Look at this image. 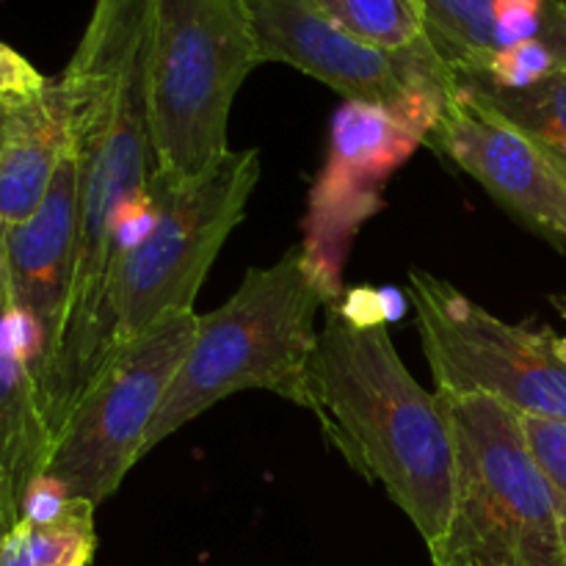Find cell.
<instances>
[{"label":"cell","instance_id":"obj_1","mask_svg":"<svg viewBox=\"0 0 566 566\" xmlns=\"http://www.w3.org/2000/svg\"><path fill=\"white\" fill-rule=\"evenodd\" d=\"M147 53L149 0H94L81 44L59 75L77 160V249L59 363L42 396L44 423L111 269L155 208Z\"/></svg>","mask_w":566,"mask_h":566},{"label":"cell","instance_id":"obj_2","mask_svg":"<svg viewBox=\"0 0 566 566\" xmlns=\"http://www.w3.org/2000/svg\"><path fill=\"white\" fill-rule=\"evenodd\" d=\"M310 412L326 442L437 547L453 512V440L437 392L418 385L387 324L326 307L310 363Z\"/></svg>","mask_w":566,"mask_h":566},{"label":"cell","instance_id":"obj_3","mask_svg":"<svg viewBox=\"0 0 566 566\" xmlns=\"http://www.w3.org/2000/svg\"><path fill=\"white\" fill-rule=\"evenodd\" d=\"M260 177L258 149H241L227 153L193 180L153 182L149 224L111 269L92 324L50 403L48 429L53 440L116 348L164 315L193 313L205 276L230 232L243 221Z\"/></svg>","mask_w":566,"mask_h":566},{"label":"cell","instance_id":"obj_4","mask_svg":"<svg viewBox=\"0 0 566 566\" xmlns=\"http://www.w3.org/2000/svg\"><path fill=\"white\" fill-rule=\"evenodd\" d=\"M340 298L302 243L265 269H249L219 310L197 315L191 352L149 426L144 457L235 392L265 390L307 409L315 321Z\"/></svg>","mask_w":566,"mask_h":566},{"label":"cell","instance_id":"obj_5","mask_svg":"<svg viewBox=\"0 0 566 566\" xmlns=\"http://www.w3.org/2000/svg\"><path fill=\"white\" fill-rule=\"evenodd\" d=\"M453 440V512L431 566H566L551 486L517 409L440 396Z\"/></svg>","mask_w":566,"mask_h":566},{"label":"cell","instance_id":"obj_6","mask_svg":"<svg viewBox=\"0 0 566 566\" xmlns=\"http://www.w3.org/2000/svg\"><path fill=\"white\" fill-rule=\"evenodd\" d=\"M260 64L241 0H149L153 182L193 180L232 153V103Z\"/></svg>","mask_w":566,"mask_h":566},{"label":"cell","instance_id":"obj_7","mask_svg":"<svg viewBox=\"0 0 566 566\" xmlns=\"http://www.w3.org/2000/svg\"><path fill=\"white\" fill-rule=\"evenodd\" d=\"M193 335L197 313H169L111 354L53 440L44 479L61 495L99 506L119 490Z\"/></svg>","mask_w":566,"mask_h":566},{"label":"cell","instance_id":"obj_8","mask_svg":"<svg viewBox=\"0 0 566 566\" xmlns=\"http://www.w3.org/2000/svg\"><path fill=\"white\" fill-rule=\"evenodd\" d=\"M437 396H490L534 418L566 420V363L556 335L506 324L423 269L407 276Z\"/></svg>","mask_w":566,"mask_h":566},{"label":"cell","instance_id":"obj_9","mask_svg":"<svg viewBox=\"0 0 566 566\" xmlns=\"http://www.w3.org/2000/svg\"><path fill=\"white\" fill-rule=\"evenodd\" d=\"M263 64H287L346 103L379 105L431 130L442 103L457 94V77L431 48L390 53L352 36L313 0H241Z\"/></svg>","mask_w":566,"mask_h":566},{"label":"cell","instance_id":"obj_10","mask_svg":"<svg viewBox=\"0 0 566 566\" xmlns=\"http://www.w3.org/2000/svg\"><path fill=\"white\" fill-rule=\"evenodd\" d=\"M426 133L420 122L365 103H346L332 119L329 155L310 188L302 247L340 296L352 238L381 208V188Z\"/></svg>","mask_w":566,"mask_h":566},{"label":"cell","instance_id":"obj_11","mask_svg":"<svg viewBox=\"0 0 566 566\" xmlns=\"http://www.w3.org/2000/svg\"><path fill=\"white\" fill-rule=\"evenodd\" d=\"M77 249V160L66 149L42 208L3 227L6 276L22 348L36 381L39 407L59 363Z\"/></svg>","mask_w":566,"mask_h":566},{"label":"cell","instance_id":"obj_12","mask_svg":"<svg viewBox=\"0 0 566 566\" xmlns=\"http://www.w3.org/2000/svg\"><path fill=\"white\" fill-rule=\"evenodd\" d=\"M426 147L473 177L509 216L553 247H566V171L534 138L464 94L442 103Z\"/></svg>","mask_w":566,"mask_h":566},{"label":"cell","instance_id":"obj_13","mask_svg":"<svg viewBox=\"0 0 566 566\" xmlns=\"http://www.w3.org/2000/svg\"><path fill=\"white\" fill-rule=\"evenodd\" d=\"M50 451L53 434L39 407L36 381L11 307L0 224V475L9 484L11 501L20 512L28 490L44 475Z\"/></svg>","mask_w":566,"mask_h":566},{"label":"cell","instance_id":"obj_14","mask_svg":"<svg viewBox=\"0 0 566 566\" xmlns=\"http://www.w3.org/2000/svg\"><path fill=\"white\" fill-rule=\"evenodd\" d=\"M70 144L64 86L59 77H50L42 92L17 99L9 142L0 155V224H22L42 208Z\"/></svg>","mask_w":566,"mask_h":566},{"label":"cell","instance_id":"obj_15","mask_svg":"<svg viewBox=\"0 0 566 566\" xmlns=\"http://www.w3.org/2000/svg\"><path fill=\"white\" fill-rule=\"evenodd\" d=\"M459 94L534 138L566 171V70L520 88L486 77H459Z\"/></svg>","mask_w":566,"mask_h":566},{"label":"cell","instance_id":"obj_16","mask_svg":"<svg viewBox=\"0 0 566 566\" xmlns=\"http://www.w3.org/2000/svg\"><path fill=\"white\" fill-rule=\"evenodd\" d=\"M429 48L453 77L486 75L501 53L495 0H420Z\"/></svg>","mask_w":566,"mask_h":566},{"label":"cell","instance_id":"obj_17","mask_svg":"<svg viewBox=\"0 0 566 566\" xmlns=\"http://www.w3.org/2000/svg\"><path fill=\"white\" fill-rule=\"evenodd\" d=\"M94 503L66 497L44 520H20L6 534L3 566H88L97 547Z\"/></svg>","mask_w":566,"mask_h":566},{"label":"cell","instance_id":"obj_18","mask_svg":"<svg viewBox=\"0 0 566 566\" xmlns=\"http://www.w3.org/2000/svg\"><path fill=\"white\" fill-rule=\"evenodd\" d=\"M313 3L352 36L374 48L390 53H415L429 48L423 17L415 0H313Z\"/></svg>","mask_w":566,"mask_h":566},{"label":"cell","instance_id":"obj_19","mask_svg":"<svg viewBox=\"0 0 566 566\" xmlns=\"http://www.w3.org/2000/svg\"><path fill=\"white\" fill-rule=\"evenodd\" d=\"M520 420H523L531 453H534L536 464H539L542 475L551 486L566 551V420L534 418V415H520Z\"/></svg>","mask_w":566,"mask_h":566},{"label":"cell","instance_id":"obj_20","mask_svg":"<svg viewBox=\"0 0 566 566\" xmlns=\"http://www.w3.org/2000/svg\"><path fill=\"white\" fill-rule=\"evenodd\" d=\"M50 77H44L28 59H22L17 50L0 42V97L22 99L33 97L48 86Z\"/></svg>","mask_w":566,"mask_h":566},{"label":"cell","instance_id":"obj_21","mask_svg":"<svg viewBox=\"0 0 566 566\" xmlns=\"http://www.w3.org/2000/svg\"><path fill=\"white\" fill-rule=\"evenodd\" d=\"M20 523V509L11 501V492L6 481H0V566H3V542L14 525Z\"/></svg>","mask_w":566,"mask_h":566},{"label":"cell","instance_id":"obj_22","mask_svg":"<svg viewBox=\"0 0 566 566\" xmlns=\"http://www.w3.org/2000/svg\"><path fill=\"white\" fill-rule=\"evenodd\" d=\"M14 111H17V99L0 97V155H3L6 142H9L11 122H14Z\"/></svg>","mask_w":566,"mask_h":566},{"label":"cell","instance_id":"obj_23","mask_svg":"<svg viewBox=\"0 0 566 566\" xmlns=\"http://www.w3.org/2000/svg\"><path fill=\"white\" fill-rule=\"evenodd\" d=\"M556 352H558V357H562L564 363H566V335L564 337H556Z\"/></svg>","mask_w":566,"mask_h":566},{"label":"cell","instance_id":"obj_24","mask_svg":"<svg viewBox=\"0 0 566 566\" xmlns=\"http://www.w3.org/2000/svg\"><path fill=\"white\" fill-rule=\"evenodd\" d=\"M415 6H418V9H420V0H415Z\"/></svg>","mask_w":566,"mask_h":566},{"label":"cell","instance_id":"obj_25","mask_svg":"<svg viewBox=\"0 0 566 566\" xmlns=\"http://www.w3.org/2000/svg\"><path fill=\"white\" fill-rule=\"evenodd\" d=\"M0 481H6V479H3V475H0Z\"/></svg>","mask_w":566,"mask_h":566}]
</instances>
